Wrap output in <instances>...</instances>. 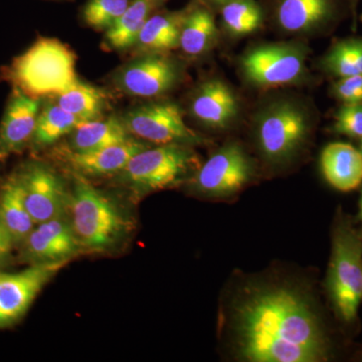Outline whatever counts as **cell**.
<instances>
[{
	"instance_id": "1",
	"label": "cell",
	"mask_w": 362,
	"mask_h": 362,
	"mask_svg": "<svg viewBox=\"0 0 362 362\" xmlns=\"http://www.w3.org/2000/svg\"><path fill=\"white\" fill-rule=\"evenodd\" d=\"M235 356L247 362H322L330 343L312 293L288 279H252L228 303Z\"/></svg>"
},
{
	"instance_id": "2",
	"label": "cell",
	"mask_w": 362,
	"mask_h": 362,
	"mask_svg": "<svg viewBox=\"0 0 362 362\" xmlns=\"http://www.w3.org/2000/svg\"><path fill=\"white\" fill-rule=\"evenodd\" d=\"M68 218L76 237L87 252H112L122 246L134 230L132 218L110 197L84 175L71 171Z\"/></svg>"
},
{
	"instance_id": "3",
	"label": "cell",
	"mask_w": 362,
	"mask_h": 362,
	"mask_svg": "<svg viewBox=\"0 0 362 362\" xmlns=\"http://www.w3.org/2000/svg\"><path fill=\"white\" fill-rule=\"evenodd\" d=\"M313 127V114L303 102L279 97L256 112L252 134L263 160L272 168H283L304 151Z\"/></svg>"
},
{
	"instance_id": "4",
	"label": "cell",
	"mask_w": 362,
	"mask_h": 362,
	"mask_svg": "<svg viewBox=\"0 0 362 362\" xmlns=\"http://www.w3.org/2000/svg\"><path fill=\"white\" fill-rule=\"evenodd\" d=\"M77 57L70 47L54 37H39L6 66L4 77L28 96L52 98L78 80Z\"/></svg>"
},
{
	"instance_id": "5",
	"label": "cell",
	"mask_w": 362,
	"mask_h": 362,
	"mask_svg": "<svg viewBox=\"0 0 362 362\" xmlns=\"http://www.w3.org/2000/svg\"><path fill=\"white\" fill-rule=\"evenodd\" d=\"M201 165L192 146L150 145L135 154L114 180L138 199L188 182Z\"/></svg>"
},
{
	"instance_id": "6",
	"label": "cell",
	"mask_w": 362,
	"mask_h": 362,
	"mask_svg": "<svg viewBox=\"0 0 362 362\" xmlns=\"http://www.w3.org/2000/svg\"><path fill=\"white\" fill-rule=\"evenodd\" d=\"M326 289L338 319L354 322L362 299V240L350 221L342 218L333 230Z\"/></svg>"
},
{
	"instance_id": "7",
	"label": "cell",
	"mask_w": 362,
	"mask_h": 362,
	"mask_svg": "<svg viewBox=\"0 0 362 362\" xmlns=\"http://www.w3.org/2000/svg\"><path fill=\"white\" fill-rule=\"evenodd\" d=\"M308 49L299 42L259 44L240 58V70L247 84L259 89L287 87L307 76Z\"/></svg>"
},
{
	"instance_id": "8",
	"label": "cell",
	"mask_w": 362,
	"mask_h": 362,
	"mask_svg": "<svg viewBox=\"0 0 362 362\" xmlns=\"http://www.w3.org/2000/svg\"><path fill=\"white\" fill-rule=\"evenodd\" d=\"M256 171V164L244 147L228 142L202 164L188 181V187L202 197L226 199L247 187Z\"/></svg>"
},
{
	"instance_id": "9",
	"label": "cell",
	"mask_w": 362,
	"mask_h": 362,
	"mask_svg": "<svg viewBox=\"0 0 362 362\" xmlns=\"http://www.w3.org/2000/svg\"><path fill=\"white\" fill-rule=\"evenodd\" d=\"M133 137L156 145L199 146L206 139L188 127L180 105L170 101L150 102L130 109L121 116Z\"/></svg>"
},
{
	"instance_id": "10",
	"label": "cell",
	"mask_w": 362,
	"mask_h": 362,
	"mask_svg": "<svg viewBox=\"0 0 362 362\" xmlns=\"http://www.w3.org/2000/svg\"><path fill=\"white\" fill-rule=\"evenodd\" d=\"M183 77L182 64L169 54H145L119 68L113 84L128 96L157 98L175 90Z\"/></svg>"
},
{
	"instance_id": "11",
	"label": "cell",
	"mask_w": 362,
	"mask_h": 362,
	"mask_svg": "<svg viewBox=\"0 0 362 362\" xmlns=\"http://www.w3.org/2000/svg\"><path fill=\"white\" fill-rule=\"evenodd\" d=\"M16 173L35 225L68 216L70 190L54 168L44 162L32 161Z\"/></svg>"
},
{
	"instance_id": "12",
	"label": "cell",
	"mask_w": 362,
	"mask_h": 362,
	"mask_svg": "<svg viewBox=\"0 0 362 362\" xmlns=\"http://www.w3.org/2000/svg\"><path fill=\"white\" fill-rule=\"evenodd\" d=\"M66 264H33L16 273L0 272V329L20 321L45 286Z\"/></svg>"
},
{
	"instance_id": "13",
	"label": "cell",
	"mask_w": 362,
	"mask_h": 362,
	"mask_svg": "<svg viewBox=\"0 0 362 362\" xmlns=\"http://www.w3.org/2000/svg\"><path fill=\"white\" fill-rule=\"evenodd\" d=\"M21 256L33 264L68 263L85 252L74 233L68 216L35 226L23 240Z\"/></svg>"
},
{
	"instance_id": "14",
	"label": "cell",
	"mask_w": 362,
	"mask_h": 362,
	"mask_svg": "<svg viewBox=\"0 0 362 362\" xmlns=\"http://www.w3.org/2000/svg\"><path fill=\"white\" fill-rule=\"evenodd\" d=\"M189 111L199 124L209 129H230L239 119L240 103L235 90L225 81L209 78L195 89Z\"/></svg>"
},
{
	"instance_id": "15",
	"label": "cell",
	"mask_w": 362,
	"mask_h": 362,
	"mask_svg": "<svg viewBox=\"0 0 362 362\" xmlns=\"http://www.w3.org/2000/svg\"><path fill=\"white\" fill-rule=\"evenodd\" d=\"M42 105V99L13 88L0 124V162L30 145Z\"/></svg>"
},
{
	"instance_id": "16",
	"label": "cell",
	"mask_w": 362,
	"mask_h": 362,
	"mask_svg": "<svg viewBox=\"0 0 362 362\" xmlns=\"http://www.w3.org/2000/svg\"><path fill=\"white\" fill-rule=\"evenodd\" d=\"M148 146L150 143L132 137L127 141L93 151H74L66 147L61 149L59 157L71 171L85 177H114L135 154Z\"/></svg>"
},
{
	"instance_id": "17",
	"label": "cell",
	"mask_w": 362,
	"mask_h": 362,
	"mask_svg": "<svg viewBox=\"0 0 362 362\" xmlns=\"http://www.w3.org/2000/svg\"><path fill=\"white\" fill-rule=\"evenodd\" d=\"M338 0H278L275 21L282 32L307 35L322 32L337 18Z\"/></svg>"
},
{
	"instance_id": "18",
	"label": "cell",
	"mask_w": 362,
	"mask_h": 362,
	"mask_svg": "<svg viewBox=\"0 0 362 362\" xmlns=\"http://www.w3.org/2000/svg\"><path fill=\"white\" fill-rule=\"evenodd\" d=\"M321 171L335 189L347 192L362 183V154L349 143H330L321 152Z\"/></svg>"
},
{
	"instance_id": "19",
	"label": "cell",
	"mask_w": 362,
	"mask_h": 362,
	"mask_svg": "<svg viewBox=\"0 0 362 362\" xmlns=\"http://www.w3.org/2000/svg\"><path fill=\"white\" fill-rule=\"evenodd\" d=\"M189 8L156 13L138 33L132 51L135 56L145 54H169L180 47L181 28Z\"/></svg>"
},
{
	"instance_id": "20",
	"label": "cell",
	"mask_w": 362,
	"mask_h": 362,
	"mask_svg": "<svg viewBox=\"0 0 362 362\" xmlns=\"http://www.w3.org/2000/svg\"><path fill=\"white\" fill-rule=\"evenodd\" d=\"M68 136V148L80 152L105 148L133 137L121 117L115 115L80 123Z\"/></svg>"
},
{
	"instance_id": "21",
	"label": "cell",
	"mask_w": 362,
	"mask_h": 362,
	"mask_svg": "<svg viewBox=\"0 0 362 362\" xmlns=\"http://www.w3.org/2000/svg\"><path fill=\"white\" fill-rule=\"evenodd\" d=\"M165 0H131L115 25L105 33V47L113 51L132 49L138 33Z\"/></svg>"
},
{
	"instance_id": "22",
	"label": "cell",
	"mask_w": 362,
	"mask_h": 362,
	"mask_svg": "<svg viewBox=\"0 0 362 362\" xmlns=\"http://www.w3.org/2000/svg\"><path fill=\"white\" fill-rule=\"evenodd\" d=\"M0 214L13 235L16 245H21L37 226L26 209L20 180L16 173L7 178L0 192Z\"/></svg>"
},
{
	"instance_id": "23",
	"label": "cell",
	"mask_w": 362,
	"mask_h": 362,
	"mask_svg": "<svg viewBox=\"0 0 362 362\" xmlns=\"http://www.w3.org/2000/svg\"><path fill=\"white\" fill-rule=\"evenodd\" d=\"M218 30L213 13L204 7L189 8L181 28L180 47L189 57L211 51L218 42Z\"/></svg>"
},
{
	"instance_id": "24",
	"label": "cell",
	"mask_w": 362,
	"mask_h": 362,
	"mask_svg": "<svg viewBox=\"0 0 362 362\" xmlns=\"http://www.w3.org/2000/svg\"><path fill=\"white\" fill-rule=\"evenodd\" d=\"M52 99L83 122L102 118L108 108V97L103 90L78 78L70 88Z\"/></svg>"
},
{
	"instance_id": "25",
	"label": "cell",
	"mask_w": 362,
	"mask_h": 362,
	"mask_svg": "<svg viewBox=\"0 0 362 362\" xmlns=\"http://www.w3.org/2000/svg\"><path fill=\"white\" fill-rule=\"evenodd\" d=\"M49 99L42 105L35 134L30 142L35 150L52 146L83 122L73 114L64 110L52 98Z\"/></svg>"
},
{
	"instance_id": "26",
	"label": "cell",
	"mask_w": 362,
	"mask_h": 362,
	"mask_svg": "<svg viewBox=\"0 0 362 362\" xmlns=\"http://www.w3.org/2000/svg\"><path fill=\"white\" fill-rule=\"evenodd\" d=\"M320 68L337 78L362 75V37L338 40L321 59Z\"/></svg>"
},
{
	"instance_id": "27",
	"label": "cell",
	"mask_w": 362,
	"mask_h": 362,
	"mask_svg": "<svg viewBox=\"0 0 362 362\" xmlns=\"http://www.w3.org/2000/svg\"><path fill=\"white\" fill-rule=\"evenodd\" d=\"M221 21L228 35L246 37L261 28L263 13L256 0H232L221 6Z\"/></svg>"
},
{
	"instance_id": "28",
	"label": "cell",
	"mask_w": 362,
	"mask_h": 362,
	"mask_svg": "<svg viewBox=\"0 0 362 362\" xmlns=\"http://www.w3.org/2000/svg\"><path fill=\"white\" fill-rule=\"evenodd\" d=\"M131 0H88L83 11V20L90 28L107 32L123 16Z\"/></svg>"
},
{
	"instance_id": "29",
	"label": "cell",
	"mask_w": 362,
	"mask_h": 362,
	"mask_svg": "<svg viewBox=\"0 0 362 362\" xmlns=\"http://www.w3.org/2000/svg\"><path fill=\"white\" fill-rule=\"evenodd\" d=\"M333 131L354 139L362 138V104H342L334 115Z\"/></svg>"
},
{
	"instance_id": "30",
	"label": "cell",
	"mask_w": 362,
	"mask_h": 362,
	"mask_svg": "<svg viewBox=\"0 0 362 362\" xmlns=\"http://www.w3.org/2000/svg\"><path fill=\"white\" fill-rule=\"evenodd\" d=\"M330 93L342 104H362V75L337 78Z\"/></svg>"
},
{
	"instance_id": "31",
	"label": "cell",
	"mask_w": 362,
	"mask_h": 362,
	"mask_svg": "<svg viewBox=\"0 0 362 362\" xmlns=\"http://www.w3.org/2000/svg\"><path fill=\"white\" fill-rule=\"evenodd\" d=\"M13 246H16V242L0 214V266L8 263L13 255Z\"/></svg>"
},
{
	"instance_id": "32",
	"label": "cell",
	"mask_w": 362,
	"mask_h": 362,
	"mask_svg": "<svg viewBox=\"0 0 362 362\" xmlns=\"http://www.w3.org/2000/svg\"><path fill=\"white\" fill-rule=\"evenodd\" d=\"M349 2L352 18H354V25L356 26L357 20V6H358L359 0H349Z\"/></svg>"
},
{
	"instance_id": "33",
	"label": "cell",
	"mask_w": 362,
	"mask_h": 362,
	"mask_svg": "<svg viewBox=\"0 0 362 362\" xmlns=\"http://www.w3.org/2000/svg\"><path fill=\"white\" fill-rule=\"evenodd\" d=\"M211 1L213 2L214 4H216V6L221 7L225 6L226 4H228V2L232 1V0H211Z\"/></svg>"
},
{
	"instance_id": "34",
	"label": "cell",
	"mask_w": 362,
	"mask_h": 362,
	"mask_svg": "<svg viewBox=\"0 0 362 362\" xmlns=\"http://www.w3.org/2000/svg\"><path fill=\"white\" fill-rule=\"evenodd\" d=\"M358 218H359V220H361V221L362 223V192H361V201H359Z\"/></svg>"
},
{
	"instance_id": "35",
	"label": "cell",
	"mask_w": 362,
	"mask_h": 362,
	"mask_svg": "<svg viewBox=\"0 0 362 362\" xmlns=\"http://www.w3.org/2000/svg\"><path fill=\"white\" fill-rule=\"evenodd\" d=\"M359 151H361V153L362 154V138L361 139V146H359Z\"/></svg>"
},
{
	"instance_id": "36",
	"label": "cell",
	"mask_w": 362,
	"mask_h": 362,
	"mask_svg": "<svg viewBox=\"0 0 362 362\" xmlns=\"http://www.w3.org/2000/svg\"><path fill=\"white\" fill-rule=\"evenodd\" d=\"M361 21H362V14H361Z\"/></svg>"
}]
</instances>
